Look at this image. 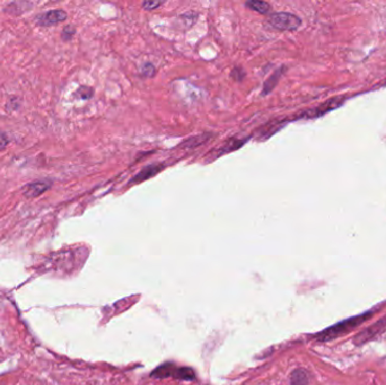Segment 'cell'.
Masks as SVG:
<instances>
[{
  "mask_svg": "<svg viewBox=\"0 0 386 385\" xmlns=\"http://www.w3.org/2000/svg\"><path fill=\"white\" fill-rule=\"evenodd\" d=\"M375 311H376V310L368 311L366 313L361 314V315L353 316V318H350L348 320H345V321H342L340 323H336L335 325H333V327H330L328 329L323 330L322 332L315 334L314 338L316 339L317 341H321V343H324V341H330V340L339 338V337H341V335H345L347 333H349L352 329L359 327L361 323L366 322L369 318H372L374 315Z\"/></svg>",
  "mask_w": 386,
  "mask_h": 385,
  "instance_id": "cell-1",
  "label": "cell"
},
{
  "mask_svg": "<svg viewBox=\"0 0 386 385\" xmlns=\"http://www.w3.org/2000/svg\"><path fill=\"white\" fill-rule=\"evenodd\" d=\"M151 377L155 378H166V377H174L176 379H182V381H192L195 378V373L190 367H180L172 364V363H166L151 373Z\"/></svg>",
  "mask_w": 386,
  "mask_h": 385,
  "instance_id": "cell-2",
  "label": "cell"
},
{
  "mask_svg": "<svg viewBox=\"0 0 386 385\" xmlns=\"http://www.w3.org/2000/svg\"><path fill=\"white\" fill-rule=\"evenodd\" d=\"M269 24L279 31H296L302 25V19L290 13H276L268 19Z\"/></svg>",
  "mask_w": 386,
  "mask_h": 385,
  "instance_id": "cell-3",
  "label": "cell"
},
{
  "mask_svg": "<svg viewBox=\"0 0 386 385\" xmlns=\"http://www.w3.org/2000/svg\"><path fill=\"white\" fill-rule=\"evenodd\" d=\"M385 328H386V315L380 320H378L376 323L372 324L369 328L358 333L356 337L353 338V344H355L356 346L365 345L369 340H373L374 338H376Z\"/></svg>",
  "mask_w": 386,
  "mask_h": 385,
  "instance_id": "cell-4",
  "label": "cell"
},
{
  "mask_svg": "<svg viewBox=\"0 0 386 385\" xmlns=\"http://www.w3.org/2000/svg\"><path fill=\"white\" fill-rule=\"evenodd\" d=\"M68 17L67 12H64L63 9H53L49 10V12L42 13L37 15L35 17L36 24L42 27H49L52 25H57L61 21H64Z\"/></svg>",
  "mask_w": 386,
  "mask_h": 385,
  "instance_id": "cell-5",
  "label": "cell"
},
{
  "mask_svg": "<svg viewBox=\"0 0 386 385\" xmlns=\"http://www.w3.org/2000/svg\"><path fill=\"white\" fill-rule=\"evenodd\" d=\"M342 103H344V97H334V99H330L329 101H326L325 103L321 104L320 106L302 113L301 118H304V119L319 118L321 116L325 115V113H328L330 111L334 110V108L339 107L342 104Z\"/></svg>",
  "mask_w": 386,
  "mask_h": 385,
  "instance_id": "cell-6",
  "label": "cell"
},
{
  "mask_svg": "<svg viewBox=\"0 0 386 385\" xmlns=\"http://www.w3.org/2000/svg\"><path fill=\"white\" fill-rule=\"evenodd\" d=\"M53 182L51 180H37L31 183H27L21 189V193L27 199H33L40 197L41 194L47 192L52 187Z\"/></svg>",
  "mask_w": 386,
  "mask_h": 385,
  "instance_id": "cell-7",
  "label": "cell"
},
{
  "mask_svg": "<svg viewBox=\"0 0 386 385\" xmlns=\"http://www.w3.org/2000/svg\"><path fill=\"white\" fill-rule=\"evenodd\" d=\"M163 169H164V165L162 164H151L149 166L145 167L144 170H141L137 175H135L131 181H130V183H140V182H144L146 181L147 178H150L153 177L154 175H156L157 173H160Z\"/></svg>",
  "mask_w": 386,
  "mask_h": 385,
  "instance_id": "cell-8",
  "label": "cell"
},
{
  "mask_svg": "<svg viewBox=\"0 0 386 385\" xmlns=\"http://www.w3.org/2000/svg\"><path fill=\"white\" fill-rule=\"evenodd\" d=\"M32 7H33V4L32 3H27V2H14L8 4L7 6H5L4 8V13L9 14V15H14V16H19L23 13L30 10Z\"/></svg>",
  "mask_w": 386,
  "mask_h": 385,
  "instance_id": "cell-9",
  "label": "cell"
},
{
  "mask_svg": "<svg viewBox=\"0 0 386 385\" xmlns=\"http://www.w3.org/2000/svg\"><path fill=\"white\" fill-rule=\"evenodd\" d=\"M311 375L304 368H296L292 371L290 375V384L291 385H308Z\"/></svg>",
  "mask_w": 386,
  "mask_h": 385,
  "instance_id": "cell-10",
  "label": "cell"
},
{
  "mask_svg": "<svg viewBox=\"0 0 386 385\" xmlns=\"http://www.w3.org/2000/svg\"><path fill=\"white\" fill-rule=\"evenodd\" d=\"M245 6L249 8L253 12H257L259 14H268L270 12V5L265 2H257V0H251L247 2Z\"/></svg>",
  "mask_w": 386,
  "mask_h": 385,
  "instance_id": "cell-11",
  "label": "cell"
},
{
  "mask_svg": "<svg viewBox=\"0 0 386 385\" xmlns=\"http://www.w3.org/2000/svg\"><path fill=\"white\" fill-rule=\"evenodd\" d=\"M281 72H282V68L279 69L278 72H276L273 76H271V77H270L268 80L265 81L264 87H263V94H269L270 92L274 89V87L277 85V83H278V80H279V78H280V76L282 75Z\"/></svg>",
  "mask_w": 386,
  "mask_h": 385,
  "instance_id": "cell-12",
  "label": "cell"
},
{
  "mask_svg": "<svg viewBox=\"0 0 386 385\" xmlns=\"http://www.w3.org/2000/svg\"><path fill=\"white\" fill-rule=\"evenodd\" d=\"M209 138L208 134H199V135H194L193 138L188 139L187 142H184L182 145V147H194V146H199L200 144L205 143L207 139Z\"/></svg>",
  "mask_w": 386,
  "mask_h": 385,
  "instance_id": "cell-13",
  "label": "cell"
},
{
  "mask_svg": "<svg viewBox=\"0 0 386 385\" xmlns=\"http://www.w3.org/2000/svg\"><path fill=\"white\" fill-rule=\"evenodd\" d=\"M94 95V89L88 86H80L76 92V96H78L81 100H90Z\"/></svg>",
  "mask_w": 386,
  "mask_h": 385,
  "instance_id": "cell-14",
  "label": "cell"
},
{
  "mask_svg": "<svg viewBox=\"0 0 386 385\" xmlns=\"http://www.w3.org/2000/svg\"><path fill=\"white\" fill-rule=\"evenodd\" d=\"M75 33H76V30H75L74 26H72V25L66 26L62 30V33H61L62 40L63 41H70L73 39V36L75 35Z\"/></svg>",
  "mask_w": 386,
  "mask_h": 385,
  "instance_id": "cell-15",
  "label": "cell"
},
{
  "mask_svg": "<svg viewBox=\"0 0 386 385\" xmlns=\"http://www.w3.org/2000/svg\"><path fill=\"white\" fill-rule=\"evenodd\" d=\"M141 73H143V75L146 76V77H153L156 73V69L153 64L148 62V63H145L144 66L141 67Z\"/></svg>",
  "mask_w": 386,
  "mask_h": 385,
  "instance_id": "cell-16",
  "label": "cell"
},
{
  "mask_svg": "<svg viewBox=\"0 0 386 385\" xmlns=\"http://www.w3.org/2000/svg\"><path fill=\"white\" fill-rule=\"evenodd\" d=\"M162 5H163L162 2H151V0H149V2H144L143 4H141V7L146 10H154L161 7Z\"/></svg>",
  "mask_w": 386,
  "mask_h": 385,
  "instance_id": "cell-17",
  "label": "cell"
},
{
  "mask_svg": "<svg viewBox=\"0 0 386 385\" xmlns=\"http://www.w3.org/2000/svg\"><path fill=\"white\" fill-rule=\"evenodd\" d=\"M8 144H9V139L7 137V134L4 133L3 131H0V151L6 149Z\"/></svg>",
  "mask_w": 386,
  "mask_h": 385,
  "instance_id": "cell-18",
  "label": "cell"
}]
</instances>
